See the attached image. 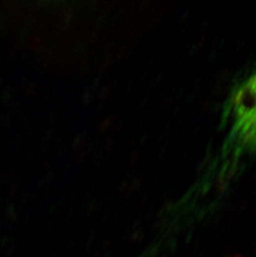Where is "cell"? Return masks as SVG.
Wrapping results in <instances>:
<instances>
[{"instance_id": "6da1fadb", "label": "cell", "mask_w": 256, "mask_h": 257, "mask_svg": "<svg viewBox=\"0 0 256 257\" xmlns=\"http://www.w3.org/2000/svg\"><path fill=\"white\" fill-rule=\"evenodd\" d=\"M223 173L256 155V69L234 86L223 108Z\"/></svg>"}]
</instances>
